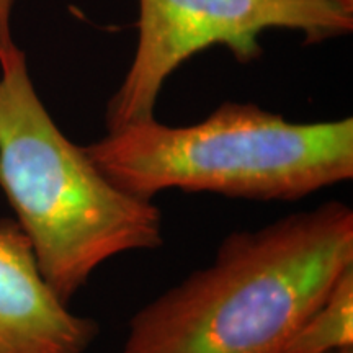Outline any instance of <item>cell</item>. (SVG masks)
<instances>
[{
  "label": "cell",
  "mask_w": 353,
  "mask_h": 353,
  "mask_svg": "<svg viewBox=\"0 0 353 353\" xmlns=\"http://www.w3.org/2000/svg\"><path fill=\"white\" fill-rule=\"evenodd\" d=\"M99 334L48 285L19 223L0 219V353H83Z\"/></svg>",
  "instance_id": "5b68a950"
},
{
  "label": "cell",
  "mask_w": 353,
  "mask_h": 353,
  "mask_svg": "<svg viewBox=\"0 0 353 353\" xmlns=\"http://www.w3.org/2000/svg\"><path fill=\"white\" fill-rule=\"evenodd\" d=\"M352 267L343 201L232 232L213 262L131 317L121 353H281Z\"/></svg>",
  "instance_id": "6da1fadb"
},
{
  "label": "cell",
  "mask_w": 353,
  "mask_h": 353,
  "mask_svg": "<svg viewBox=\"0 0 353 353\" xmlns=\"http://www.w3.org/2000/svg\"><path fill=\"white\" fill-rule=\"evenodd\" d=\"M348 347H353V267L335 281L281 353H329Z\"/></svg>",
  "instance_id": "8992f818"
},
{
  "label": "cell",
  "mask_w": 353,
  "mask_h": 353,
  "mask_svg": "<svg viewBox=\"0 0 353 353\" xmlns=\"http://www.w3.org/2000/svg\"><path fill=\"white\" fill-rule=\"evenodd\" d=\"M0 190L44 280L69 303L97 268L164 244L162 211L123 192L57 128L19 48L0 56Z\"/></svg>",
  "instance_id": "7a4b0ae2"
},
{
  "label": "cell",
  "mask_w": 353,
  "mask_h": 353,
  "mask_svg": "<svg viewBox=\"0 0 353 353\" xmlns=\"http://www.w3.org/2000/svg\"><path fill=\"white\" fill-rule=\"evenodd\" d=\"M12 6L13 0H0V56L7 54L17 48L10 32Z\"/></svg>",
  "instance_id": "52a82bcc"
},
{
  "label": "cell",
  "mask_w": 353,
  "mask_h": 353,
  "mask_svg": "<svg viewBox=\"0 0 353 353\" xmlns=\"http://www.w3.org/2000/svg\"><path fill=\"white\" fill-rule=\"evenodd\" d=\"M329 353H353V347L341 348V350H334V352H329Z\"/></svg>",
  "instance_id": "ba28073f"
},
{
  "label": "cell",
  "mask_w": 353,
  "mask_h": 353,
  "mask_svg": "<svg viewBox=\"0 0 353 353\" xmlns=\"http://www.w3.org/2000/svg\"><path fill=\"white\" fill-rule=\"evenodd\" d=\"M296 30L307 44L353 30V0H139L138 46L107 105L114 131L151 120L162 87L185 61L223 46L242 64L262 54L260 34Z\"/></svg>",
  "instance_id": "277c9868"
},
{
  "label": "cell",
  "mask_w": 353,
  "mask_h": 353,
  "mask_svg": "<svg viewBox=\"0 0 353 353\" xmlns=\"http://www.w3.org/2000/svg\"><path fill=\"white\" fill-rule=\"evenodd\" d=\"M83 149L110 182L144 200L182 190L290 203L353 179L352 118L291 123L236 101L190 126L132 123Z\"/></svg>",
  "instance_id": "3957f363"
}]
</instances>
